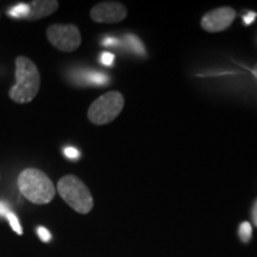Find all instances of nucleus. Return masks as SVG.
I'll use <instances>...</instances> for the list:
<instances>
[{
	"label": "nucleus",
	"mask_w": 257,
	"mask_h": 257,
	"mask_svg": "<svg viewBox=\"0 0 257 257\" xmlns=\"http://www.w3.org/2000/svg\"><path fill=\"white\" fill-rule=\"evenodd\" d=\"M19 192L32 204L46 205L53 200L56 188L46 173L36 168H27L18 176Z\"/></svg>",
	"instance_id": "f03ea898"
},
{
	"label": "nucleus",
	"mask_w": 257,
	"mask_h": 257,
	"mask_svg": "<svg viewBox=\"0 0 257 257\" xmlns=\"http://www.w3.org/2000/svg\"><path fill=\"white\" fill-rule=\"evenodd\" d=\"M252 73H253V75H255V78L257 79V63L255 64V66H253V68H252Z\"/></svg>",
	"instance_id": "a211bd4d"
},
{
	"label": "nucleus",
	"mask_w": 257,
	"mask_h": 257,
	"mask_svg": "<svg viewBox=\"0 0 257 257\" xmlns=\"http://www.w3.org/2000/svg\"><path fill=\"white\" fill-rule=\"evenodd\" d=\"M125 44L126 47L130 48V50L135 54H140V55H146V48L142 44V42L138 40V37L135 36V35L127 34L126 36L124 37Z\"/></svg>",
	"instance_id": "1a4fd4ad"
},
{
	"label": "nucleus",
	"mask_w": 257,
	"mask_h": 257,
	"mask_svg": "<svg viewBox=\"0 0 257 257\" xmlns=\"http://www.w3.org/2000/svg\"><path fill=\"white\" fill-rule=\"evenodd\" d=\"M29 14L27 21H38L53 15L59 9V2L56 0H35L29 3Z\"/></svg>",
	"instance_id": "6e6552de"
},
{
	"label": "nucleus",
	"mask_w": 257,
	"mask_h": 257,
	"mask_svg": "<svg viewBox=\"0 0 257 257\" xmlns=\"http://www.w3.org/2000/svg\"><path fill=\"white\" fill-rule=\"evenodd\" d=\"M256 14H252V12H250V14H248V15H245L243 17V21H244V23H245V25H249V24H251L252 22H253V19L256 18Z\"/></svg>",
	"instance_id": "f3484780"
},
{
	"label": "nucleus",
	"mask_w": 257,
	"mask_h": 257,
	"mask_svg": "<svg viewBox=\"0 0 257 257\" xmlns=\"http://www.w3.org/2000/svg\"><path fill=\"white\" fill-rule=\"evenodd\" d=\"M127 10L117 2H104L94 5L91 10V19L95 23L114 24L124 21Z\"/></svg>",
	"instance_id": "0eeeda50"
},
{
	"label": "nucleus",
	"mask_w": 257,
	"mask_h": 257,
	"mask_svg": "<svg viewBox=\"0 0 257 257\" xmlns=\"http://www.w3.org/2000/svg\"><path fill=\"white\" fill-rule=\"evenodd\" d=\"M238 236L239 239L243 243H248L252 237V226L249 221H243L238 227Z\"/></svg>",
	"instance_id": "9d476101"
},
{
	"label": "nucleus",
	"mask_w": 257,
	"mask_h": 257,
	"mask_svg": "<svg viewBox=\"0 0 257 257\" xmlns=\"http://www.w3.org/2000/svg\"><path fill=\"white\" fill-rule=\"evenodd\" d=\"M64 154H66V156L68 157V159H72V160H75L78 159L80 156V153L78 150L75 149V148H72V147H68L64 149Z\"/></svg>",
	"instance_id": "2eb2a0df"
},
{
	"label": "nucleus",
	"mask_w": 257,
	"mask_h": 257,
	"mask_svg": "<svg viewBox=\"0 0 257 257\" xmlns=\"http://www.w3.org/2000/svg\"><path fill=\"white\" fill-rule=\"evenodd\" d=\"M251 218H252V223L255 226L257 227V199L255 202L252 204V208H251Z\"/></svg>",
	"instance_id": "dca6fc26"
},
{
	"label": "nucleus",
	"mask_w": 257,
	"mask_h": 257,
	"mask_svg": "<svg viewBox=\"0 0 257 257\" xmlns=\"http://www.w3.org/2000/svg\"><path fill=\"white\" fill-rule=\"evenodd\" d=\"M114 61V55L111 53H102L100 56V62L105 66H111Z\"/></svg>",
	"instance_id": "4468645a"
},
{
	"label": "nucleus",
	"mask_w": 257,
	"mask_h": 257,
	"mask_svg": "<svg viewBox=\"0 0 257 257\" xmlns=\"http://www.w3.org/2000/svg\"><path fill=\"white\" fill-rule=\"evenodd\" d=\"M29 14V5L28 4H18L9 10V16L15 18H23L25 19Z\"/></svg>",
	"instance_id": "9b49d317"
},
{
	"label": "nucleus",
	"mask_w": 257,
	"mask_h": 257,
	"mask_svg": "<svg viewBox=\"0 0 257 257\" xmlns=\"http://www.w3.org/2000/svg\"><path fill=\"white\" fill-rule=\"evenodd\" d=\"M49 43L63 53H73L81 46V34L74 24H53L47 29Z\"/></svg>",
	"instance_id": "39448f33"
},
{
	"label": "nucleus",
	"mask_w": 257,
	"mask_h": 257,
	"mask_svg": "<svg viewBox=\"0 0 257 257\" xmlns=\"http://www.w3.org/2000/svg\"><path fill=\"white\" fill-rule=\"evenodd\" d=\"M60 197L78 213L87 214L92 211L93 197L87 186L75 175H66L57 182Z\"/></svg>",
	"instance_id": "7ed1b4c3"
},
{
	"label": "nucleus",
	"mask_w": 257,
	"mask_h": 257,
	"mask_svg": "<svg viewBox=\"0 0 257 257\" xmlns=\"http://www.w3.org/2000/svg\"><path fill=\"white\" fill-rule=\"evenodd\" d=\"M5 217L8 218L9 221H10V225H11V226H12V229H14V230L16 231V232H17L18 234H22V233H23V229H22V226H21V223H19V220L17 219V217H16L15 214L12 213L11 211H10L9 213L6 214Z\"/></svg>",
	"instance_id": "f8f14e48"
},
{
	"label": "nucleus",
	"mask_w": 257,
	"mask_h": 257,
	"mask_svg": "<svg viewBox=\"0 0 257 257\" xmlns=\"http://www.w3.org/2000/svg\"><path fill=\"white\" fill-rule=\"evenodd\" d=\"M0 16H2V15H0Z\"/></svg>",
	"instance_id": "6ab92c4d"
},
{
	"label": "nucleus",
	"mask_w": 257,
	"mask_h": 257,
	"mask_svg": "<svg viewBox=\"0 0 257 257\" xmlns=\"http://www.w3.org/2000/svg\"><path fill=\"white\" fill-rule=\"evenodd\" d=\"M237 14L233 9L229 6H223V8L212 10L202 16L200 25L205 31L217 34V32L226 30L232 24Z\"/></svg>",
	"instance_id": "423d86ee"
},
{
	"label": "nucleus",
	"mask_w": 257,
	"mask_h": 257,
	"mask_svg": "<svg viewBox=\"0 0 257 257\" xmlns=\"http://www.w3.org/2000/svg\"><path fill=\"white\" fill-rule=\"evenodd\" d=\"M37 233H38V236H40V238L43 240V242L48 243L51 239V234L49 232V230L46 229V227H43V226L38 227Z\"/></svg>",
	"instance_id": "ddd939ff"
},
{
	"label": "nucleus",
	"mask_w": 257,
	"mask_h": 257,
	"mask_svg": "<svg viewBox=\"0 0 257 257\" xmlns=\"http://www.w3.org/2000/svg\"><path fill=\"white\" fill-rule=\"evenodd\" d=\"M16 83L10 88L9 96L17 104H28L35 99L41 87V75L37 66L29 57L16 59Z\"/></svg>",
	"instance_id": "f257e3e1"
},
{
	"label": "nucleus",
	"mask_w": 257,
	"mask_h": 257,
	"mask_svg": "<svg viewBox=\"0 0 257 257\" xmlns=\"http://www.w3.org/2000/svg\"><path fill=\"white\" fill-rule=\"evenodd\" d=\"M123 107V94L117 91H110L92 102L87 111V117L92 124L105 125L113 121Z\"/></svg>",
	"instance_id": "20e7f679"
}]
</instances>
